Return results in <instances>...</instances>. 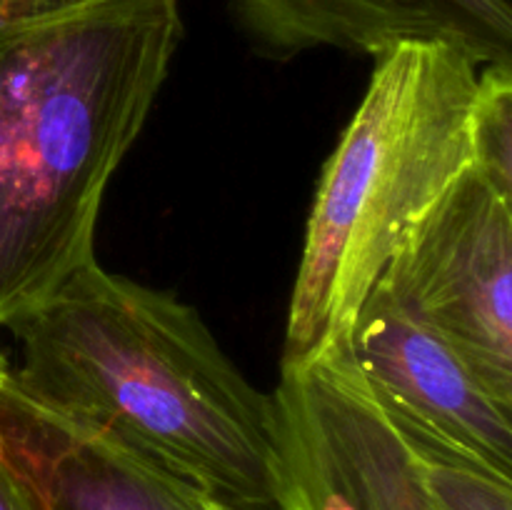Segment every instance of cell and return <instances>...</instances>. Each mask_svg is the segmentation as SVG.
Returning <instances> with one entry per match:
<instances>
[{"mask_svg":"<svg viewBox=\"0 0 512 510\" xmlns=\"http://www.w3.org/2000/svg\"><path fill=\"white\" fill-rule=\"evenodd\" d=\"M10 330V383L35 405L220 498L278 510L273 398L193 305L95 260Z\"/></svg>","mask_w":512,"mask_h":510,"instance_id":"obj_1","label":"cell"},{"mask_svg":"<svg viewBox=\"0 0 512 510\" xmlns=\"http://www.w3.org/2000/svg\"><path fill=\"white\" fill-rule=\"evenodd\" d=\"M180 38V0L0 20V328L95 263L105 190Z\"/></svg>","mask_w":512,"mask_h":510,"instance_id":"obj_2","label":"cell"},{"mask_svg":"<svg viewBox=\"0 0 512 510\" xmlns=\"http://www.w3.org/2000/svg\"><path fill=\"white\" fill-rule=\"evenodd\" d=\"M373 60L363 100L320 173L280 368L348 333L405 238L473 165L480 65L430 40Z\"/></svg>","mask_w":512,"mask_h":510,"instance_id":"obj_3","label":"cell"},{"mask_svg":"<svg viewBox=\"0 0 512 510\" xmlns=\"http://www.w3.org/2000/svg\"><path fill=\"white\" fill-rule=\"evenodd\" d=\"M378 290L512 413V193L470 165L405 238Z\"/></svg>","mask_w":512,"mask_h":510,"instance_id":"obj_4","label":"cell"},{"mask_svg":"<svg viewBox=\"0 0 512 510\" xmlns=\"http://www.w3.org/2000/svg\"><path fill=\"white\" fill-rule=\"evenodd\" d=\"M278 510H433L408 443L350 355L345 335L280 368Z\"/></svg>","mask_w":512,"mask_h":510,"instance_id":"obj_5","label":"cell"},{"mask_svg":"<svg viewBox=\"0 0 512 510\" xmlns=\"http://www.w3.org/2000/svg\"><path fill=\"white\" fill-rule=\"evenodd\" d=\"M345 343L405 440L438 445L512 480V413L435 330L373 288Z\"/></svg>","mask_w":512,"mask_h":510,"instance_id":"obj_6","label":"cell"},{"mask_svg":"<svg viewBox=\"0 0 512 510\" xmlns=\"http://www.w3.org/2000/svg\"><path fill=\"white\" fill-rule=\"evenodd\" d=\"M0 455L33 510H263L198 488L0 383Z\"/></svg>","mask_w":512,"mask_h":510,"instance_id":"obj_7","label":"cell"},{"mask_svg":"<svg viewBox=\"0 0 512 510\" xmlns=\"http://www.w3.org/2000/svg\"><path fill=\"white\" fill-rule=\"evenodd\" d=\"M238 23L270 58L338 48L380 55L410 40L448 43L480 68L512 65L510 0H233Z\"/></svg>","mask_w":512,"mask_h":510,"instance_id":"obj_8","label":"cell"},{"mask_svg":"<svg viewBox=\"0 0 512 510\" xmlns=\"http://www.w3.org/2000/svg\"><path fill=\"white\" fill-rule=\"evenodd\" d=\"M405 443L433 510H512L510 478L438 445Z\"/></svg>","mask_w":512,"mask_h":510,"instance_id":"obj_9","label":"cell"},{"mask_svg":"<svg viewBox=\"0 0 512 510\" xmlns=\"http://www.w3.org/2000/svg\"><path fill=\"white\" fill-rule=\"evenodd\" d=\"M473 165L512 193V65L480 68L473 110Z\"/></svg>","mask_w":512,"mask_h":510,"instance_id":"obj_10","label":"cell"},{"mask_svg":"<svg viewBox=\"0 0 512 510\" xmlns=\"http://www.w3.org/2000/svg\"><path fill=\"white\" fill-rule=\"evenodd\" d=\"M93 3H100V0H0V20L45 18V15L68 13V10Z\"/></svg>","mask_w":512,"mask_h":510,"instance_id":"obj_11","label":"cell"},{"mask_svg":"<svg viewBox=\"0 0 512 510\" xmlns=\"http://www.w3.org/2000/svg\"><path fill=\"white\" fill-rule=\"evenodd\" d=\"M0 510H33L28 495L20 488L18 478L0 455Z\"/></svg>","mask_w":512,"mask_h":510,"instance_id":"obj_12","label":"cell"},{"mask_svg":"<svg viewBox=\"0 0 512 510\" xmlns=\"http://www.w3.org/2000/svg\"><path fill=\"white\" fill-rule=\"evenodd\" d=\"M8 378H10V363L3 355V350H0V383H5Z\"/></svg>","mask_w":512,"mask_h":510,"instance_id":"obj_13","label":"cell"}]
</instances>
